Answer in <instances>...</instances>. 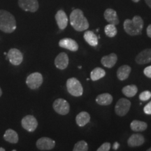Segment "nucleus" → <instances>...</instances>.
Segmentation results:
<instances>
[{
    "mask_svg": "<svg viewBox=\"0 0 151 151\" xmlns=\"http://www.w3.org/2000/svg\"><path fill=\"white\" fill-rule=\"evenodd\" d=\"M4 139L6 141L11 143H17L19 140L17 132L12 129H9L6 131L4 135Z\"/></svg>",
    "mask_w": 151,
    "mask_h": 151,
    "instance_id": "4be33fe9",
    "label": "nucleus"
},
{
    "mask_svg": "<svg viewBox=\"0 0 151 151\" xmlns=\"http://www.w3.org/2000/svg\"><path fill=\"white\" fill-rule=\"evenodd\" d=\"M130 128L132 131L140 132L145 131L148 128V124L146 122L140 121V120H134L130 124Z\"/></svg>",
    "mask_w": 151,
    "mask_h": 151,
    "instance_id": "b1692460",
    "label": "nucleus"
},
{
    "mask_svg": "<svg viewBox=\"0 0 151 151\" xmlns=\"http://www.w3.org/2000/svg\"><path fill=\"white\" fill-rule=\"evenodd\" d=\"M143 73L146 77L151 78V65L145 68L143 70Z\"/></svg>",
    "mask_w": 151,
    "mask_h": 151,
    "instance_id": "2f4dec72",
    "label": "nucleus"
},
{
    "mask_svg": "<svg viewBox=\"0 0 151 151\" xmlns=\"http://www.w3.org/2000/svg\"><path fill=\"white\" fill-rule=\"evenodd\" d=\"M104 16L105 20L109 22V24L117 25L120 22L116 11L112 9H107L104 11Z\"/></svg>",
    "mask_w": 151,
    "mask_h": 151,
    "instance_id": "f3484780",
    "label": "nucleus"
},
{
    "mask_svg": "<svg viewBox=\"0 0 151 151\" xmlns=\"http://www.w3.org/2000/svg\"><path fill=\"white\" fill-rule=\"evenodd\" d=\"M122 92L126 97H133L137 94L138 92V88L135 85H129V86L124 87L122 88Z\"/></svg>",
    "mask_w": 151,
    "mask_h": 151,
    "instance_id": "a878e982",
    "label": "nucleus"
},
{
    "mask_svg": "<svg viewBox=\"0 0 151 151\" xmlns=\"http://www.w3.org/2000/svg\"><path fill=\"white\" fill-rule=\"evenodd\" d=\"M55 20L58 27L61 30L65 29L68 24V17L63 10H60L55 15Z\"/></svg>",
    "mask_w": 151,
    "mask_h": 151,
    "instance_id": "dca6fc26",
    "label": "nucleus"
},
{
    "mask_svg": "<svg viewBox=\"0 0 151 151\" xmlns=\"http://www.w3.org/2000/svg\"><path fill=\"white\" fill-rule=\"evenodd\" d=\"M18 5L24 11L35 13L39 9L37 0H18Z\"/></svg>",
    "mask_w": 151,
    "mask_h": 151,
    "instance_id": "9b49d317",
    "label": "nucleus"
},
{
    "mask_svg": "<svg viewBox=\"0 0 151 151\" xmlns=\"http://www.w3.org/2000/svg\"><path fill=\"white\" fill-rule=\"evenodd\" d=\"M7 59L13 65H20L23 60V55L18 49L11 48L7 53Z\"/></svg>",
    "mask_w": 151,
    "mask_h": 151,
    "instance_id": "1a4fd4ad",
    "label": "nucleus"
},
{
    "mask_svg": "<svg viewBox=\"0 0 151 151\" xmlns=\"http://www.w3.org/2000/svg\"><path fill=\"white\" fill-rule=\"evenodd\" d=\"M59 46L61 48L67 49L72 52H76L78 50V44L76 41L70 38H64L59 41Z\"/></svg>",
    "mask_w": 151,
    "mask_h": 151,
    "instance_id": "f8f14e48",
    "label": "nucleus"
},
{
    "mask_svg": "<svg viewBox=\"0 0 151 151\" xmlns=\"http://www.w3.org/2000/svg\"><path fill=\"white\" fill-rule=\"evenodd\" d=\"M67 89L73 97H81L83 93V88L78 79L70 78L67 81Z\"/></svg>",
    "mask_w": 151,
    "mask_h": 151,
    "instance_id": "20e7f679",
    "label": "nucleus"
},
{
    "mask_svg": "<svg viewBox=\"0 0 151 151\" xmlns=\"http://www.w3.org/2000/svg\"><path fill=\"white\" fill-rule=\"evenodd\" d=\"M145 143V138L140 134H134L128 139L127 145L129 147H139Z\"/></svg>",
    "mask_w": 151,
    "mask_h": 151,
    "instance_id": "2eb2a0df",
    "label": "nucleus"
},
{
    "mask_svg": "<svg viewBox=\"0 0 151 151\" xmlns=\"http://www.w3.org/2000/svg\"><path fill=\"white\" fill-rule=\"evenodd\" d=\"M124 29L127 35L137 36L141 35L143 28V20L141 16H135L132 20L126 19L124 22Z\"/></svg>",
    "mask_w": 151,
    "mask_h": 151,
    "instance_id": "f03ea898",
    "label": "nucleus"
},
{
    "mask_svg": "<svg viewBox=\"0 0 151 151\" xmlns=\"http://www.w3.org/2000/svg\"><path fill=\"white\" fill-rule=\"evenodd\" d=\"M130 107H131V102L130 101L121 98L117 101L116 106H115V111L116 113L119 116H124L129 112Z\"/></svg>",
    "mask_w": 151,
    "mask_h": 151,
    "instance_id": "0eeeda50",
    "label": "nucleus"
},
{
    "mask_svg": "<svg viewBox=\"0 0 151 151\" xmlns=\"http://www.w3.org/2000/svg\"><path fill=\"white\" fill-rule=\"evenodd\" d=\"M145 1H146V4L151 9V0H145Z\"/></svg>",
    "mask_w": 151,
    "mask_h": 151,
    "instance_id": "f704fd0d",
    "label": "nucleus"
},
{
    "mask_svg": "<svg viewBox=\"0 0 151 151\" xmlns=\"http://www.w3.org/2000/svg\"><path fill=\"white\" fill-rule=\"evenodd\" d=\"M131 67L128 65H122L118 68L117 71V77L119 80L124 81L126 80L130 74L131 72Z\"/></svg>",
    "mask_w": 151,
    "mask_h": 151,
    "instance_id": "412c9836",
    "label": "nucleus"
},
{
    "mask_svg": "<svg viewBox=\"0 0 151 151\" xmlns=\"http://www.w3.org/2000/svg\"><path fill=\"white\" fill-rule=\"evenodd\" d=\"M69 21L73 29L78 32H83L89 28V22L81 9H74L69 16Z\"/></svg>",
    "mask_w": 151,
    "mask_h": 151,
    "instance_id": "f257e3e1",
    "label": "nucleus"
},
{
    "mask_svg": "<svg viewBox=\"0 0 151 151\" xmlns=\"http://www.w3.org/2000/svg\"><path fill=\"white\" fill-rule=\"evenodd\" d=\"M52 107L57 113L62 115V116L67 115L70 110V106H69V102H67V101L62 99V98L57 99L53 102Z\"/></svg>",
    "mask_w": 151,
    "mask_h": 151,
    "instance_id": "423d86ee",
    "label": "nucleus"
},
{
    "mask_svg": "<svg viewBox=\"0 0 151 151\" xmlns=\"http://www.w3.org/2000/svg\"><path fill=\"white\" fill-rule=\"evenodd\" d=\"M118 60V56L115 53H111L109 55L104 56L101 60V64L107 68H112L116 65Z\"/></svg>",
    "mask_w": 151,
    "mask_h": 151,
    "instance_id": "a211bd4d",
    "label": "nucleus"
},
{
    "mask_svg": "<svg viewBox=\"0 0 151 151\" xmlns=\"http://www.w3.org/2000/svg\"><path fill=\"white\" fill-rule=\"evenodd\" d=\"M104 32L107 37L112 38L116 37L118 33V30H117L116 25L112 24H108L104 28Z\"/></svg>",
    "mask_w": 151,
    "mask_h": 151,
    "instance_id": "bb28decb",
    "label": "nucleus"
},
{
    "mask_svg": "<svg viewBox=\"0 0 151 151\" xmlns=\"http://www.w3.org/2000/svg\"><path fill=\"white\" fill-rule=\"evenodd\" d=\"M16 29V20L11 13L0 10V30L5 33H12Z\"/></svg>",
    "mask_w": 151,
    "mask_h": 151,
    "instance_id": "7ed1b4c3",
    "label": "nucleus"
},
{
    "mask_svg": "<svg viewBox=\"0 0 151 151\" xmlns=\"http://www.w3.org/2000/svg\"><path fill=\"white\" fill-rule=\"evenodd\" d=\"M73 151H88V145L85 141H79L74 145Z\"/></svg>",
    "mask_w": 151,
    "mask_h": 151,
    "instance_id": "cd10ccee",
    "label": "nucleus"
},
{
    "mask_svg": "<svg viewBox=\"0 0 151 151\" xmlns=\"http://www.w3.org/2000/svg\"><path fill=\"white\" fill-rule=\"evenodd\" d=\"M146 33H147V35L148 36V37L151 38V24H149L148 27H147Z\"/></svg>",
    "mask_w": 151,
    "mask_h": 151,
    "instance_id": "473e14b6",
    "label": "nucleus"
},
{
    "mask_svg": "<svg viewBox=\"0 0 151 151\" xmlns=\"http://www.w3.org/2000/svg\"><path fill=\"white\" fill-rule=\"evenodd\" d=\"M132 1H133L134 2H135V3H137V2H139V1H140V0H132Z\"/></svg>",
    "mask_w": 151,
    "mask_h": 151,
    "instance_id": "4c0bfd02",
    "label": "nucleus"
},
{
    "mask_svg": "<svg viewBox=\"0 0 151 151\" xmlns=\"http://www.w3.org/2000/svg\"><path fill=\"white\" fill-rule=\"evenodd\" d=\"M146 151H151V147H150V148H148V150H147Z\"/></svg>",
    "mask_w": 151,
    "mask_h": 151,
    "instance_id": "58836bf2",
    "label": "nucleus"
},
{
    "mask_svg": "<svg viewBox=\"0 0 151 151\" xmlns=\"http://www.w3.org/2000/svg\"><path fill=\"white\" fill-rule=\"evenodd\" d=\"M21 124L22 127L29 132H35L38 126L37 120L35 116H32V115H27V116H24L22 119Z\"/></svg>",
    "mask_w": 151,
    "mask_h": 151,
    "instance_id": "6e6552de",
    "label": "nucleus"
},
{
    "mask_svg": "<svg viewBox=\"0 0 151 151\" xmlns=\"http://www.w3.org/2000/svg\"><path fill=\"white\" fill-rule=\"evenodd\" d=\"M1 95H2V90H1V88H0V97H1Z\"/></svg>",
    "mask_w": 151,
    "mask_h": 151,
    "instance_id": "e433bc0d",
    "label": "nucleus"
},
{
    "mask_svg": "<svg viewBox=\"0 0 151 151\" xmlns=\"http://www.w3.org/2000/svg\"><path fill=\"white\" fill-rule=\"evenodd\" d=\"M151 97V92L148 90H146V91H143L141 92L139 95V99L142 101H146L149 99H150Z\"/></svg>",
    "mask_w": 151,
    "mask_h": 151,
    "instance_id": "c85d7f7f",
    "label": "nucleus"
},
{
    "mask_svg": "<svg viewBox=\"0 0 151 151\" xmlns=\"http://www.w3.org/2000/svg\"><path fill=\"white\" fill-rule=\"evenodd\" d=\"M69 57L65 52H60L55 60V65L58 69L64 70L69 65Z\"/></svg>",
    "mask_w": 151,
    "mask_h": 151,
    "instance_id": "4468645a",
    "label": "nucleus"
},
{
    "mask_svg": "<svg viewBox=\"0 0 151 151\" xmlns=\"http://www.w3.org/2000/svg\"><path fill=\"white\" fill-rule=\"evenodd\" d=\"M84 39L90 46H97L98 45V37L92 31H86L83 35Z\"/></svg>",
    "mask_w": 151,
    "mask_h": 151,
    "instance_id": "5701e85b",
    "label": "nucleus"
},
{
    "mask_svg": "<svg viewBox=\"0 0 151 151\" xmlns=\"http://www.w3.org/2000/svg\"><path fill=\"white\" fill-rule=\"evenodd\" d=\"M143 111L146 114L151 115V101L145 106V107L143 108Z\"/></svg>",
    "mask_w": 151,
    "mask_h": 151,
    "instance_id": "7c9ffc66",
    "label": "nucleus"
},
{
    "mask_svg": "<svg viewBox=\"0 0 151 151\" xmlns=\"http://www.w3.org/2000/svg\"><path fill=\"white\" fill-rule=\"evenodd\" d=\"M43 81V76L39 72H35L28 76L26 84L31 90H36L42 85Z\"/></svg>",
    "mask_w": 151,
    "mask_h": 151,
    "instance_id": "39448f33",
    "label": "nucleus"
},
{
    "mask_svg": "<svg viewBox=\"0 0 151 151\" xmlns=\"http://www.w3.org/2000/svg\"><path fill=\"white\" fill-rule=\"evenodd\" d=\"M106 75V71L104 69H101L100 67L94 68L90 73V78L91 80L93 81H96L102 78Z\"/></svg>",
    "mask_w": 151,
    "mask_h": 151,
    "instance_id": "393cba45",
    "label": "nucleus"
},
{
    "mask_svg": "<svg viewBox=\"0 0 151 151\" xmlns=\"http://www.w3.org/2000/svg\"><path fill=\"white\" fill-rule=\"evenodd\" d=\"M138 65H145L151 62V48H147L139 52L135 58Z\"/></svg>",
    "mask_w": 151,
    "mask_h": 151,
    "instance_id": "ddd939ff",
    "label": "nucleus"
},
{
    "mask_svg": "<svg viewBox=\"0 0 151 151\" xmlns=\"http://www.w3.org/2000/svg\"><path fill=\"white\" fill-rule=\"evenodd\" d=\"M113 101V97L109 93H103L96 98V102L101 106H109Z\"/></svg>",
    "mask_w": 151,
    "mask_h": 151,
    "instance_id": "aec40b11",
    "label": "nucleus"
},
{
    "mask_svg": "<svg viewBox=\"0 0 151 151\" xmlns=\"http://www.w3.org/2000/svg\"><path fill=\"white\" fill-rule=\"evenodd\" d=\"M0 151H6L5 149L2 148V147H0Z\"/></svg>",
    "mask_w": 151,
    "mask_h": 151,
    "instance_id": "c9c22d12",
    "label": "nucleus"
},
{
    "mask_svg": "<svg viewBox=\"0 0 151 151\" xmlns=\"http://www.w3.org/2000/svg\"><path fill=\"white\" fill-rule=\"evenodd\" d=\"M111 148V143L109 142L104 143L99 148L97 149V151H109Z\"/></svg>",
    "mask_w": 151,
    "mask_h": 151,
    "instance_id": "c756f323",
    "label": "nucleus"
},
{
    "mask_svg": "<svg viewBox=\"0 0 151 151\" xmlns=\"http://www.w3.org/2000/svg\"><path fill=\"white\" fill-rule=\"evenodd\" d=\"M37 148L40 150H50L55 146V141L48 137H41L36 143Z\"/></svg>",
    "mask_w": 151,
    "mask_h": 151,
    "instance_id": "9d476101",
    "label": "nucleus"
},
{
    "mask_svg": "<svg viewBox=\"0 0 151 151\" xmlns=\"http://www.w3.org/2000/svg\"><path fill=\"white\" fill-rule=\"evenodd\" d=\"M90 120V116L88 112L83 111L76 117V122L79 127H84Z\"/></svg>",
    "mask_w": 151,
    "mask_h": 151,
    "instance_id": "6ab92c4d",
    "label": "nucleus"
},
{
    "mask_svg": "<svg viewBox=\"0 0 151 151\" xmlns=\"http://www.w3.org/2000/svg\"><path fill=\"white\" fill-rule=\"evenodd\" d=\"M119 147H120V144H119V143L115 142L114 144H113V150H118V148H119Z\"/></svg>",
    "mask_w": 151,
    "mask_h": 151,
    "instance_id": "72a5a7b5",
    "label": "nucleus"
},
{
    "mask_svg": "<svg viewBox=\"0 0 151 151\" xmlns=\"http://www.w3.org/2000/svg\"><path fill=\"white\" fill-rule=\"evenodd\" d=\"M12 151H17V150H13Z\"/></svg>",
    "mask_w": 151,
    "mask_h": 151,
    "instance_id": "ea45409f",
    "label": "nucleus"
}]
</instances>
